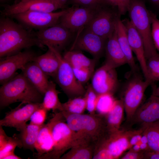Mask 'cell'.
I'll return each instance as SVG.
<instances>
[{"label":"cell","mask_w":159,"mask_h":159,"mask_svg":"<svg viewBox=\"0 0 159 159\" xmlns=\"http://www.w3.org/2000/svg\"><path fill=\"white\" fill-rule=\"evenodd\" d=\"M34 46L43 47L35 32L15 22L10 17L0 19V57L18 53Z\"/></svg>","instance_id":"1"},{"label":"cell","mask_w":159,"mask_h":159,"mask_svg":"<svg viewBox=\"0 0 159 159\" xmlns=\"http://www.w3.org/2000/svg\"><path fill=\"white\" fill-rule=\"evenodd\" d=\"M61 112L67 125L83 142L96 144L107 133L104 115Z\"/></svg>","instance_id":"2"},{"label":"cell","mask_w":159,"mask_h":159,"mask_svg":"<svg viewBox=\"0 0 159 159\" xmlns=\"http://www.w3.org/2000/svg\"><path fill=\"white\" fill-rule=\"evenodd\" d=\"M43 96L21 73L1 85L0 106L3 108L19 102L22 104L41 103Z\"/></svg>","instance_id":"3"},{"label":"cell","mask_w":159,"mask_h":159,"mask_svg":"<svg viewBox=\"0 0 159 159\" xmlns=\"http://www.w3.org/2000/svg\"><path fill=\"white\" fill-rule=\"evenodd\" d=\"M130 21L142 39L146 60L158 54L151 34L150 11L141 0H130L128 11Z\"/></svg>","instance_id":"4"},{"label":"cell","mask_w":159,"mask_h":159,"mask_svg":"<svg viewBox=\"0 0 159 159\" xmlns=\"http://www.w3.org/2000/svg\"><path fill=\"white\" fill-rule=\"evenodd\" d=\"M52 118V132L53 147L52 150L45 159H60L73 146L83 143L65 122L62 112H55Z\"/></svg>","instance_id":"5"},{"label":"cell","mask_w":159,"mask_h":159,"mask_svg":"<svg viewBox=\"0 0 159 159\" xmlns=\"http://www.w3.org/2000/svg\"><path fill=\"white\" fill-rule=\"evenodd\" d=\"M134 74L127 81L121 98L123 102L127 122H129L141 105L145 92L150 85L148 80H143L136 73Z\"/></svg>","instance_id":"6"},{"label":"cell","mask_w":159,"mask_h":159,"mask_svg":"<svg viewBox=\"0 0 159 159\" xmlns=\"http://www.w3.org/2000/svg\"><path fill=\"white\" fill-rule=\"evenodd\" d=\"M69 9L70 8L57 12L29 11L15 14L9 17L16 19L28 29L39 30L59 23L61 18Z\"/></svg>","instance_id":"7"},{"label":"cell","mask_w":159,"mask_h":159,"mask_svg":"<svg viewBox=\"0 0 159 159\" xmlns=\"http://www.w3.org/2000/svg\"><path fill=\"white\" fill-rule=\"evenodd\" d=\"M48 47L54 52L59 60V67L55 78L57 83L69 98L84 96L86 90L76 79L72 67L60 52L51 47Z\"/></svg>","instance_id":"8"},{"label":"cell","mask_w":159,"mask_h":159,"mask_svg":"<svg viewBox=\"0 0 159 159\" xmlns=\"http://www.w3.org/2000/svg\"><path fill=\"white\" fill-rule=\"evenodd\" d=\"M104 6L102 4L98 7L92 19L85 28L107 39L115 30L120 15Z\"/></svg>","instance_id":"9"},{"label":"cell","mask_w":159,"mask_h":159,"mask_svg":"<svg viewBox=\"0 0 159 159\" xmlns=\"http://www.w3.org/2000/svg\"><path fill=\"white\" fill-rule=\"evenodd\" d=\"M72 33L60 23L35 32L36 36L44 46L51 47L60 52L69 41Z\"/></svg>","instance_id":"10"},{"label":"cell","mask_w":159,"mask_h":159,"mask_svg":"<svg viewBox=\"0 0 159 159\" xmlns=\"http://www.w3.org/2000/svg\"><path fill=\"white\" fill-rule=\"evenodd\" d=\"M90 85L98 95L106 93L113 94L118 86L115 68L105 63L94 72Z\"/></svg>","instance_id":"11"},{"label":"cell","mask_w":159,"mask_h":159,"mask_svg":"<svg viewBox=\"0 0 159 159\" xmlns=\"http://www.w3.org/2000/svg\"><path fill=\"white\" fill-rule=\"evenodd\" d=\"M36 56L34 52L26 50L0 59V84L2 85L12 78L18 69L33 61Z\"/></svg>","instance_id":"12"},{"label":"cell","mask_w":159,"mask_h":159,"mask_svg":"<svg viewBox=\"0 0 159 159\" xmlns=\"http://www.w3.org/2000/svg\"><path fill=\"white\" fill-rule=\"evenodd\" d=\"M143 131L142 127L137 130L120 129L113 132L107 133L98 142L109 150L113 159H118L125 151L128 150L129 141L132 136Z\"/></svg>","instance_id":"13"},{"label":"cell","mask_w":159,"mask_h":159,"mask_svg":"<svg viewBox=\"0 0 159 159\" xmlns=\"http://www.w3.org/2000/svg\"><path fill=\"white\" fill-rule=\"evenodd\" d=\"M1 12L3 17L26 11H40L51 12L59 9L54 0H19L11 5H3Z\"/></svg>","instance_id":"14"},{"label":"cell","mask_w":159,"mask_h":159,"mask_svg":"<svg viewBox=\"0 0 159 159\" xmlns=\"http://www.w3.org/2000/svg\"><path fill=\"white\" fill-rule=\"evenodd\" d=\"M99 6L93 8L73 6L62 16L59 23L72 33L79 31L89 24Z\"/></svg>","instance_id":"15"},{"label":"cell","mask_w":159,"mask_h":159,"mask_svg":"<svg viewBox=\"0 0 159 159\" xmlns=\"http://www.w3.org/2000/svg\"><path fill=\"white\" fill-rule=\"evenodd\" d=\"M79 34L70 49L87 52L97 59L105 50L107 39L85 28Z\"/></svg>","instance_id":"16"},{"label":"cell","mask_w":159,"mask_h":159,"mask_svg":"<svg viewBox=\"0 0 159 159\" xmlns=\"http://www.w3.org/2000/svg\"><path fill=\"white\" fill-rule=\"evenodd\" d=\"M21 103L16 108L6 113L0 120V126L13 127L20 132L27 124L33 113L41 107V103Z\"/></svg>","instance_id":"17"},{"label":"cell","mask_w":159,"mask_h":159,"mask_svg":"<svg viewBox=\"0 0 159 159\" xmlns=\"http://www.w3.org/2000/svg\"><path fill=\"white\" fill-rule=\"evenodd\" d=\"M159 120V97L151 95L136 111L129 122L130 126L140 125L141 127Z\"/></svg>","instance_id":"18"},{"label":"cell","mask_w":159,"mask_h":159,"mask_svg":"<svg viewBox=\"0 0 159 159\" xmlns=\"http://www.w3.org/2000/svg\"><path fill=\"white\" fill-rule=\"evenodd\" d=\"M123 22L126 27L128 39L131 49L137 57L145 79L147 75V60L142 39L130 20L126 19Z\"/></svg>","instance_id":"19"},{"label":"cell","mask_w":159,"mask_h":159,"mask_svg":"<svg viewBox=\"0 0 159 159\" xmlns=\"http://www.w3.org/2000/svg\"><path fill=\"white\" fill-rule=\"evenodd\" d=\"M107 41L105 48V63L115 69L127 64L126 57L118 43L115 28Z\"/></svg>","instance_id":"20"},{"label":"cell","mask_w":159,"mask_h":159,"mask_svg":"<svg viewBox=\"0 0 159 159\" xmlns=\"http://www.w3.org/2000/svg\"><path fill=\"white\" fill-rule=\"evenodd\" d=\"M21 70L24 75L44 96L49 82L48 76L33 61L27 63Z\"/></svg>","instance_id":"21"},{"label":"cell","mask_w":159,"mask_h":159,"mask_svg":"<svg viewBox=\"0 0 159 159\" xmlns=\"http://www.w3.org/2000/svg\"><path fill=\"white\" fill-rule=\"evenodd\" d=\"M53 119H51L41 128L35 144V149L37 151L35 157L37 159H45L52 150L54 143L52 129Z\"/></svg>","instance_id":"22"},{"label":"cell","mask_w":159,"mask_h":159,"mask_svg":"<svg viewBox=\"0 0 159 159\" xmlns=\"http://www.w3.org/2000/svg\"><path fill=\"white\" fill-rule=\"evenodd\" d=\"M117 39L120 47L127 59V64L132 72H137V67L128 41L125 26L119 17L115 25Z\"/></svg>","instance_id":"23"},{"label":"cell","mask_w":159,"mask_h":159,"mask_svg":"<svg viewBox=\"0 0 159 159\" xmlns=\"http://www.w3.org/2000/svg\"><path fill=\"white\" fill-rule=\"evenodd\" d=\"M124 106L122 100H116L110 111L104 115L107 133H111L120 129L122 122Z\"/></svg>","instance_id":"24"},{"label":"cell","mask_w":159,"mask_h":159,"mask_svg":"<svg viewBox=\"0 0 159 159\" xmlns=\"http://www.w3.org/2000/svg\"><path fill=\"white\" fill-rule=\"evenodd\" d=\"M35 62L43 72L48 76L55 78L59 67V62L54 52L48 48L45 53L36 56Z\"/></svg>","instance_id":"25"},{"label":"cell","mask_w":159,"mask_h":159,"mask_svg":"<svg viewBox=\"0 0 159 159\" xmlns=\"http://www.w3.org/2000/svg\"><path fill=\"white\" fill-rule=\"evenodd\" d=\"M80 51L70 49L66 52L63 57L72 68L95 69L97 59L87 57Z\"/></svg>","instance_id":"26"},{"label":"cell","mask_w":159,"mask_h":159,"mask_svg":"<svg viewBox=\"0 0 159 159\" xmlns=\"http://www.w3.org/2000/svg\"><path fill=\"white\" fill-rule=\"evenodd\" d=\"M56 84L52 81H49L47 90L44 93L42 102V106L49 111L56 112L63 110L62 103L59 101Z\"/></svg>","instance_id":"27"},{"label":"cell","mask_w":159,"mask_h":159,"mask_svg":"<svg viewBox=\"0 0 159 159\" xmlns=\"http://www.w3.org/2000/svg\"><path fill=\"white\" fill-rule=\"evenodd\" d=\"M95 145L87 143H79L72 147L60 159H92Z\"/></svg>","instance_id":"28"},{"label":"cell","mask_w":159,"mask_h":159,"mask_svg":"<svg viewBox=\"0 0 159 159\" xmlns=\"http://www.w3.org/2000/svg\"><path fill=\"white\" fill-rule=\"evenodd\" d=\"M39 126L31 123L27 124L17 135L22 147L34 151L39 132L43 125Z\"/></svg>","instance_id":"29"},{"label":"cell","mask_w":159,"mask_h":159,"mask_svg":"<svg viewBox=\"0 0 159 159\" xmlns=\"http://www.w3.org/2000/svg\"><path fill=\"white\" fill-rule=\"evenodd\" d=\"M0 159H3L6 155L13 153L16 147H22L17 135L9 137L6 134L2 126H0Z\"/></svg>","instance_id":"30"},{"label":"cell","mask_w":159,"mask_h":159,"mask_svg":"<svg viewBox=\"0 0 159 159\" xmlns=\"http://www.w3.org/2000/svg\"><path fill=\"white\" fill-rule=\"evenodd\" d=\"M141 127L147 136L150 150L159 152V120Z\"/></svg>","instance_id":"31"},{"label":"cell","mask_w":159,"mask_h":159,"mask_svg":"<svg viewBox=\"0 0 159 159\" xmlns=\"http://www.w3.org/2000/svg\"><path fill=\"white\" fill-rule=\"evenodd\" d=\"M63 110L72 114H82L86 110L84 95L69 98L66 102L62 103Z\"/></svg>","instance_id":"32"},{"label":"cell","mask_w":159,"mask_h":159,"mask_svg":"<svg viewBox=\"0 0 159 159\" xmlns=\"http://www.w3.org/2000/svg\"><path fill=\"white\" fill-rule=\"evenodd\" d=\"M113 95L106 93L98 95L96 108L97 114L104 116L110 111L116 100Z\"/></svg>","instance_id":"33"},{"label":"cell","mask_w":159,"mask_h":159,"mask_svg":"<svg viewBox=\"0 0 159 159\" xmlns=\"http://www.w3.org/2000/svg\"><path fill=\"white\" fill-rule=\"evenodd\" d=\"M147 75L145 80H148L150 85L159 81V54L153 56L147 60Z\"/></svg>","instance_id":"34"},{"label":"cell","mask_w":159,"mask_h":159,"mask_svg":"<svg viewBox=\"0 0 159 159\" xmlns=\"http://www.w3.org/2000/svg\"><path fill=\"white\" fill-rule=\"evenodd\" d=\"M98 95L92 88L90 84L88 85L84 95L86 110L89 114L96 113V108Z\"/></svg>","instance_id":"35"},{"label":"cell","mask_w":159,"mask_h":159,"mask_svg":"<svg viewBox=\"0 0 159 159\" xmlns=\"http://www.w3.org/2000/svg\"><path fill=\"white\" fill-rule=\"evenodd\" d=\"M130 0H102V4L117 8L118 14H125L128 11Z\"/></svg>","instance_id":"36"},{"label":"cell","mask_w":159,"mask_h":159,"mask_svg":"<svg viewBox=\"0 0 159 159\" xmlns=\"http://www.w3.org/2000/svg\"><path fill=\"white\" fill-rule=\"evenodd\" d=\"M48 111L42 105L32 115L29 120L30 123L39 126L44 125L47 118Z\"/></svg>","instance_id":"37"},{"label":"cell","mask_w":159,"mask_h":159,"mask_svg":"<svg viewBox=\"0 0 159 159\" xmlns=\"http://www.w3.org/2000/svg\"><path fill=\"white\" fill-rule=\"evenodd\" d=\"M72 69L76 79L82 85L91 78L94 72L93 68Z\"/></svg>","instance_id":"38"},{"label":"cell","mask_w":159,"mask_h":159,"mask_svg":"<svg viewBox=\"0 0 159 159\" xmlns=\"http://www.w3.org/2000/svg\"><path fill=\"white\" fill-rule=\"evenodd\" d=\"M150 14L152 38L155 46L159 52V19L155 14L150 11Z\"/></svg>","instance_id":"39"},{"label":"cell","mask_w":159,"mask_h":159,"mask_svg":"<svg viewBox=\"0 0 159 159\" xmlns=\"http://www.w3.org/2000/svg\"><path fill=\"white\" fill-rule=\"evenodd\" d=\"M93 159H113L109 150L100 143L96 145L92 158Z\"/></svg>","instance_id":"40"},{"label":"cell","mask_w":159,"mask_h":159,"mask_svg":"<svg viewBox=\"0 0 159 159\" xmlns=\"http://www.w3.org/2000/svg\"><path fill=\"white\" fill-rule=\"evenodd\" d=\"M75 5L96 8L102 4V0H71Z\"/></svg>","instance_id":"41"},{"label":"cell","mask_w":159,"mask_h":159,"mask_svg":"<svg viewBox=\"0 0 159 159\" xmlns=\"http://www.w3.org/2000/svg\"><path fill=\"white\" fill-rule=\"evenodd\" d=\"M121 159H143V152H135L129 150Z\"/></svg>","instance_id":"42"},{"label":"cell","mask_w":159,"mask_h":159,"mask_svg":"<svg viewBox=\"0 0 159 159\" xmlns=\"http://www.w3.org/2000/svg\"><path fill=\"white\" fill-rule=\"evenodd\" d=\"M143 159H159V152L150 150L143 152Z\"/></svg>","instance_id":"43"},{"label":"cell","mask_w":159,"mask_h":159,"mask_svg":"<svg viewBox=\"0 0 159 159\" xmlns=\"http://www.w3.org/2000/svg\"><path fill=\"white\" fill-rule=\"evenodd\" d=\"M143 131H141L138 133L132 136L129 141V145L128 150L133 145L136 144H138L139 142H140Z\"/></svg>","instance_id":"44"},{"label":"cell","mask_w":159,"mask_h":159,"mask_svg":"<svg viewBox=\"0 0 159 159\" xmlns=\"http://www.w3.org/2000/svg\"><path fill=\"white\" fill-rule=\"evenodd\" d=\"M58 6L59 9H63L65 7L67 0H54Z\"/></svg>","instance_id":"45"},{"label":"cell","mask_w":159,"mask_h":159,"mask_svg":"<svg viewBox=\"0 0 159 159\" xmlns=\"http://www.w3.org/2000/svg\"><path fill=\"white\" fill-rule=\"evenodd\" d=\"M152 95L159 97V86L157 87L152 84Z\"/></svg>","instance_id":"46"},{"label":"cell","mask_w":159,"mask_h":159,"mask_svg":"<svg viewBox=\"0 0 159 159\" xmlns=\"http://www.w3.org/2000/svg\"><path fill=\"white\" fill-rule=\"evenodd\" d=\"M21 158L16 155L14 153H10L5 156L3 159H21Z\"/></svg>","instance_id":"47"},{"label":"cell","mask_w":159,"mask_h":159,"mask_svg":"<svg viewBox=\"0 0 159 159\" xmlns=\"http://www.w3.org/2000/svg\"><path fill=\"white\" fill-rule=\"evenodd\" d=\"M140 151L144 152L150 150L148 143H141L140 144Z\"/></svg>","instance_id":"48"},{"label":"cell","mask_w":159,"mask_h":159,"mask_svg":"<svg viewBox=\"0 0 159 159\" xmlns=\"http://www.w3.org/2000/svg\"><path fill=\"white\" fill-rule=\"evenodd\" d=\"M129 150L135 152H139L140 151V144H136L133 145Z\"/></svg>","instance_id":"49"},{"label":"cell","mask_w":159,"mask_h":159,"mask_svg":"<svg viewBox=\"0 0 159 159\" xmlns=\"http://www.w3.org/2000/svg\"><path fill=\"white\" fill-rule=\"evenodd\" d=\"M148 140L147 135L143 132L140 139V143L148 144Z\"/></svg>","instance_id":"50"},{"label":"cell","mask_w":159,"mask_h":159,"mask_svg":"<svg viewBox=\"0 0 159 159\" xmlns=\"http://www.w3.org/2000/svg\"><path fill=\"white\" fill-rule=\"evenodd\" d=\"M150 1L153 4L159 5V0H150Z\"/></svg>","instance_id":"51"},{"label":"cell","mask_w":159,"mask_h":159,"mask_svg":"<svg viewBox=\"0 0 159 159\" xmlns=\"http://www.w3.org/2000/svg\"><path fill=\"white\" fill-rule=\"evenodd\" d=\"M6 0H0V1L1 2H3L6 1Z\"/></svg>","instance_id":"52"},{"label":"cell","mask_w":159,"mask_h":159,"mask_svg":"<svg viewBox=\"0 0 159 159\" xmlns=\"http://www.w3.org/2000/svg\"><path fill=\"white\" fill-rule=\"evenodd\" d=\"M18 0H16V1H15V2L17 1H18Z\"/></svg>","instance_id":"53"}]
</instances>
